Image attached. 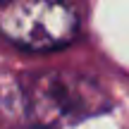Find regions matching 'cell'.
I'll return each mask as SVG.
<instances>
[{"label": "cell", "mask_w": 129, "mask_h": 129, "mask_svg": "<svg viewBox=\"0 0 129 129\" xmlns=\"http://www.w3.org/2000/svg\"><path fill=\"white\" fill-rule=\"evenodd\" d=\"M110 96L96 81L69 69H46L24 79V110L34 129H67L110 110Z\"/></svg>", "instance_id": "6da1fadb"}, {"label": "cell", "mask_w": 129, "mask_h": 129, "mask_svg": "<svg viewBox=\"0 0 129 129\" xmlns=\"http://www.w3.org/2000/svg\"><path fill=\"white\" fill-rule=\"evenodd\" d=\"M79 17L69 5L43 0L0 3V34L24 50H57L74 41Z\"/></svg>", "instance_id": "7a4b0ae2"}]
</instances>
